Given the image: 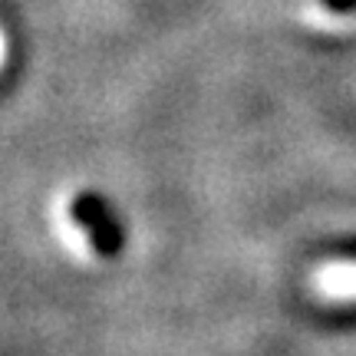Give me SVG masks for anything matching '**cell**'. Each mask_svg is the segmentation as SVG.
I'll use <instances>...</instances> for the list:
<instances>
[{"label":"cell","instance_id":"7a4b0ae2","mask_svg":"<svg viewBox=\"0 0 356 356\" xmlns=\"http://www.w3.org/2000/svg\"><path fill=\"white\" fill-rule=\"evenodd\" d=\"M320 3L333 13H353L356 10V0H320Z\"/></svg>","mask_w":356,"mask_h":356},{"label":"cell","instance_id":"6da1fadb","mask_svg":"<svg viewBox=\"0 0 356 356\" xmlns=\"http://www.w3.org/2000/svg\"><path fill=\"white\" fill-rule=\"evenodd\" d=\"M310 284L327 300H356V261H330L314 270Z\"/></svg>","mask_w":356,"mask_h":356}]
</instances>
